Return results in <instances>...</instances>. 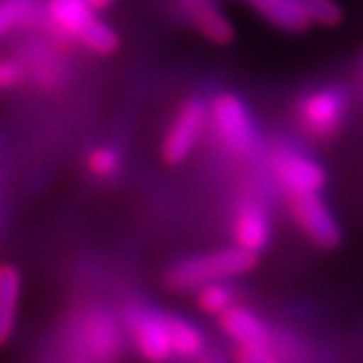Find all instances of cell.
<instances>
[{
  "mask_svg": "<svg viewBox=\"0 0 363 363\" xmlns=\"http://www.w3.org/2000/svg\"><path fill=\"white\" fill-rule=\"evenodd\" d=\"M258 265V254L239 245L206 252L184 258L167 272V287L171 291H197L215 280H230L252 272Z\"/></svg>",
  "mask_w": 363,
  "mask_h": 363,
  "instance_id": "obj_1",
  "label": "cell"
},
{
  "mask_svg": "<svg viewBox=\"0 0 363 363\" xmlns=\"http://www.w3.org/2000/svg\"><path fill=\"white\" fill-rule=\"evenodd\" d=\"M44 13L53 27L96 55H112L118 50V33L96 16L88 0H46Z\"/></svg>",
  "mask_w": 363,
  "mask_h": 363,
  "instance_id": "obj_2",
  "label": "cell"
},
{
  "mask_svg": "<svg viewBox=\"0 0 363 363\" xmlns=\"http://www.w3.org/2000/svg\"><path fill=\"white\" fill-rule=\"evenodd\" d=\"M348 112L346 94L337 88H320L304 94L296 106L302 132L313 140H330L340 134Z\"/></svg>",
  "mask_w": 363,
  "mask_h": 363,
  "instance_id": "obj_3",
  "label": "cell"
},
{
  "mask_svg": "<svg viewBox=\"0 0 363 363\" xmlns=\"http://www.w3.org/2000/svg\"><path fill=\"white\" fill-rule=\"evenodd\" d=\"M127 333L132 337L134 348L149 363H164L173 357L169 313L158 308L136 304L125 313Z\"/></svg>",
  "mask_w": 363,
  "mask_h": 363,
  "instance_id": "obj_4",
  "label": "cell"
},
{
  "mask_svg": "<svg viewBox=\"0 0 363 363\" xmlns=\"http://www.w3.org/2000/svg\"><path fill=\"white\" fill-rule=\"evenodd\" d=\"M208 116H211V106H206L201 99H189L182 103V108L177 110L175 118L171 121L162 138L160 153L167 164L175 167L191 158V153L195 151L203 134Z\"/></svg>",
  "mask_w": 363,
  "mask_h": 363,
  "instance_id": "obj_5",
  "label": "cell"
},
{
  "mask_svg": "<svg viewBox=\"0 0 363 363\" xmlns=\"http://www.w3.org/2000/svg\"><path fill=\"white\" fill-rule=\"evenodd\" d=\"M211 118L219 138L232 153H247L254 147L256 127L239 94H217V99L211 103Z\"/></svg>",
  "mask_w": 363,
  "mask_h": 363,
  "instance_id": "obj_6",
  "label": "cell"
},
{
  "mask_svg": "<svg viewBox=\"0 0 363 363\" xmlns=\"http://www.w3.org/2000/svg\"><path fill=\"white\" fill-rule=\"evenodd\" d=\"M289 211L304 235L322 250H333L342 243V228L322 201L320 193L289 195Z\"/></svg>",
  "mask_w": 363,
  "mask_h": 363,
  "instance_id": "obj_7",
  "label": "cell"
},
{
  "mask_svg": "<svg viewBox=\"0 0 363 363\" xmlns=\"http://www.w3.org/2000/svg\"><path fill=\"white\" fill-rule=\"evenodd\" d=\"M82 340L86 352L96 363H116L123 354V330L112 313L103 308L88 311L82 320Z\"/></svg>",
  "mask_w": 363,
  "mask_h": 363,
  "instance_id": "obj_8",
  "label": "cell"
},
{
  "mask_svg": "<svg viewBox=\"0 0 363 363\" xmlns=\"http://www.w3.org/2000/svg\"><path fill=\"white\" fill-rule=\"evenodd\" d=\"M274 171L280 179V184L289 191V195L296 193H320L326 184V171L320 162L302 153H280Z\"/></svg>",
  "mask_w": 363,
  "mask_h": 363,
  "instance_id": "obj_9",
  "label": "cell"
},
{
  "mask_svg": "<svg viewBox=\"0 0 363 363\" xmlns=\"http://www.w3.org/2000/svg\"><path fill=\"white\" fill-rule=\"evenodd\" d=\"M179 5L193 27L208 42L217 46H228L235 42L237 29L228 13L217 5V0H179Z\"/></svg>",
  "mask_w": 363,
  "mask_h": 363,
  "instance_id": "obj_10",
  "label": "cell"
},
{
  "mask_svg": "<svg viewBox=\"0 0 363 363\" xmlns=\"http://www.w3.org/2000/svg\"><path fill=\"white\" fill-rule=\"evenodd\" d=\"M232 239L235 245L261 254L272 241V221L258 203H243L232 221Z\"/></svg>",
  "mask_w": 363,
  "mask_h": 363,
  "instance_id": "obj_11",
  "label": "cell"
},
{
  "mask_svg": "<svg viewBox=\"0 0 363 363\" xmlns=\"http://www.w3.org/2000/svg\"><path fill=\"white\" fill-rule=\"evenodd\" d=\"M219 326L237 346H269L272 330L263 318H258L254 311L235 304L219 315Z\"/></svg>",
  "mask_w": 363,
  "mask_h": 363,
  "instance_id": "obj_12",
  "label": "cell"
},
{
  "mask_svg": "<svg viewBox=\"0 0 363 363\" xmlns=\"http://www.w3.org/2000/svg\"><path fill=\"white\" fill-rule=\"evenodd\" d=\"M22 294V276L20 269L5 263L0 265V348H5L16 330L18 308Z\"/></svg>",
  "mask_w": 363,
  "mask_h": 363,
  "instance_id": "obj_13",
  "label": "cell"
},
{
  "mask_svg": "<svg viewBox=\"0 0 363 363\" xmlns=\"http://www.w3.org/2000/svg\"><path fill=\"white\" fill-rule=\"evenodd\" d=\"M243 3L284 33H304L311 27L296 0H243Z\"/></svg>",
  "mask_w": 363,
  "mask_h": 363,
  "instance_id": "obj_14",
  "label": "cell"
},
{
  "mask_svg": "<svg viewBox=\"0 0 363 363\" xmlns=\"http://www.w3.org/2000/svg\"><path fill=\"white\" fill-rule=\"evenodd\" d=\"M169 330H171V346L173 357L195 361L206 350V337L201 328L189 318L169 313Z\"/></svg>",
  "mask_w": 363,
  "mask_h": 363,
  "instance_id": "obj_15",
  "label": "cell"
},
{
  "mask_svg": "<svg viewBox=\"0 0 363 363\" xmlns=\"http://www.w3.org/2000/svg\"><path fill=\"white\" fill-rule=\"evenodd\" d=\"M237 300H239V291L235 289V284L230 280H215L195 291L197 306L206 315H213V318L223 315L228 308L237 304Z\"/></svg>",
  "mask_w": 363,
  "mask_h": 363,
  "instance_id": "obj_16",
  "label": "cell"
},
{
  "mask_svg": "<svg viewBox=\"0 0 363 363\" xmlns=\"http://www.w3.org/2000/svg\"><path fill=\"white\" fill-rule=\"evenodd\" d=\"M42 11V0H0V40L33 24Z\"/></svg>",
  "mask_w": 363,
  "mask_h": 363,
  "instance_id": "obj_17",
  "label": "cell"
},
{
  "mask_svg": "<svg viewBox=\"0 0 363 363\" xmlns=\"http://www.w3.org/2000/svg\"><path fill=\"white\" fill-rule=\"evenodd\" d=\"M296 5L308 22L318 27H337L344 20V11L337 5V0H296Z\"/></svg>",
  "mask_w": 363,
  "mask_h": 363,
  "instance_id": "obj_18",
  "label": "cell"
},
{
  "mask_svg": "<svg viewBox=\"0 0 363 363\" xmlns=\"http://www.w3.org/2000/svg\"><path fill=\"white\" fill-rule=\"evenodd\" d=\"M86 167L96 177H112L121 169V155L114 147H96L88 153Z\"/></svg>",
  "mask_w": 363,
  "mask_h": 363,
  "instance_id": "obj_19",
  "label": "cell"
},
{
  "mask_svg": "<svg viewBox=\"0 0 363 363\" xmlns=\"http://www.w3.org/2000/svg\"><path fill=\"white\" fill-rule=\"evenodd\" d=\"M235 363H282L269 346H239L235 352Z\"/></svg>",
  "mask_w": 363,
  "mask_h": 363,
  "instance_id": "obj_20",
  "label": "cell"
},
{
  "mask_svg": "<svg viewBox=\"0 0 363 363\" xmlns=\"http://www.w3.org/2000/svg\"><path fill=\"white\" fill-rule=\"evenodd\" d=\"M22 66L16 60H0V90L16 88L22 82Z\"/></svg>",
  "mask_w": 363,
  "mask_h": 363,
  "instance_id": "obj_21",
  "label": "cell"
},
{
  "mask_svg": "<svg viewBox=\"0 0 363 363\" xmlns=\"http://www.w3.org/2000/svg\"><path fill=\"white\" fill-rule=\"evenodd\" d=\"M193 363H228V359H225V354L219 348H208V346H206V350Z\"/></svg>",
  "mask_w": 363,
  "mask_h": 363,
  "instance_id": "obj_22",
  "label": "cell"
},
{
  "mask_svg": "<svg viewBox=\"0 0 363 363\" xmlns=\"http://www.w3.org/2000/svg\"><path fill=\"white\" fill-rule=\"evenodd\" d=\"M88 3H90L96 11H101V9H108L110 5H114L116 0H88Z\"/></svg>",
  "mask_w": 363,
  "mask_h": 363,
  "instance_id": "obj_23",
  "label": "cell"
}]
</instances>
